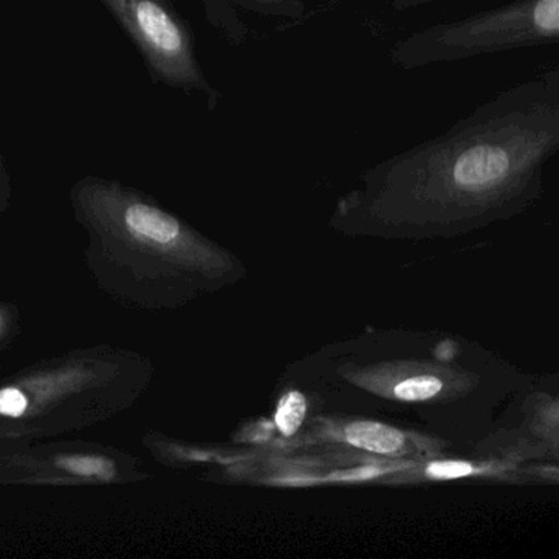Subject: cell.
<instances>
[{"label":"cell","mask_w":559,"mask_h":559,"mask_svg":"<svg viewBox=\"0 0 559 559\" xmlns=\"http://www.w3.org/2000/svg\"><path fill=\"white\" fill-rule=\"evenodd\" d=\"M559 150V68L520 81L433 139L382 159L336 199L348 237L431 240L525 214Z\"/></svg>","instance_id":"6da1fadb"},{"label":"cell","mask_w":559,"mask_h":559,"mask_svg":"<svg viewBox=\"0 0 559 559\" xmlns=\"http://www.w3.org/2000/svg\"><path fill=\"white\" fill-rule=\"evenodd\" d=\"M70 202L94 286L129 309L171 312L247 276L227 248L133 186L87 175Z\"/></svg>","instance_id":"7a4b0ae2"},{"label":"cell","mask_w":559,"mask_h":559,"mask_svg":"<svg viewBox=\"0 0 559 559\" xmlns=\"http://www.w3.org/2000/svg\"><path fill=\"white\" fill-rule=\"evenodd\" d=\"M152 358L99 343L0 379V437L40 441L86 430L132 408L152 385Z\"/></svg>","instance_id":"3957f363"},{"label":"cell","mask_w":559,"mask_h":559,"mask_svg":"<svg viewBox=\"0 0 559 559\" xmlns=\"http://www.w3.org/2000/svg\"><path fill=\"white\" fill-rule=\"evenodd\" d=\"M558 41L559 0H512L414 32L391 48L389 58L394 67L408 71Z\"/></svg>","instance_id":"277c9868"},{"label":"cell","mask_w":559,"mask_h":559,"mask_svg":"<svg viewBox=\"0 0 559 559\" xmlns=\"http://www.w3.org/2000/svg\"><path fill=\"white\" fill-rule=\"evenodd\" d=\"M145 61L155 84L204 97L209 110L222 103L202 70L194 32L173 0H100Z\"/></svg>","instance_id":"5b68a950"},{"label":"cell","mask_w":559,"mask_h":559,"mask_svg":"<svg viewBox=\"0 0 559 559\" xmlns=\"http://www.w3.org/2000/svg\"><path fill=\"white\" fill-rule=\"evenodd\" d=\"M15 484L28 486H114L142 483L152 474L132 453L84 440L28 443L14 460Z\"/></svg>","instance_id":"8992f818"},{"label":"cell","mask_w":559,"mask_h":559,"mask_svg":"<svg viewBox=\"0 0 559 559\" xmlns=\"http://www.w3.org/2000/svg\"><path fill=\"white\" fill-rule=\"evenodd\" d=\"M345 374L365 391L408 404L460 397L477 384L474 374L433 362H381L352 368Z\"/></svg>","instance_id":"52a82bcc"},{"label":"cell","mask_w":559,"mask_h":559,"mask_svg":"<svg viewBox=\"0 0 559 559\" xmlns=\"http://www.w3.org/2000/svg\"><path fill=\"white\" fill-rule=\"evenodd\" d=\"M316 440L343 444L365 454L385 457L437 456L441 443L424 435L399 430L374 420H329L316 428Z\"/></svg>","instance_id":"ba28073f"},{"label":"cell","mask_w":559,"mask_h":559,"mask_svg":"<svg viewBox=\"0 0 559 559\" xmlns=\"http://www.w3.org/2000/svg\"><path fill=\"white\" fill-rule=\"evenodd\" d=\"M205 19L225 41L240 47L247 41L248 25L241 14L273 21L299 22L306 17L302 0H201Z\"/></svg>","instance_id":"9c48e42d"},{"label":"cell","mask_w":559,"mask_h":559,"mask_svg":"<svg viewBox=\"0 0 559 559\" xmlns=\"http://www.w3.org/2000/svg\"><path fill=\"white\" fill-rule=\"evenodd\" d=\"M309 412V401L300 391L284 392L277 402L274 425L284 438H293L299 433Z\"/></svg>","instance_id":"30bf717a"},{"label":"cell","mask_w":559,"mask_h":559,"mask_svg":"<svg viewBox=\"0 0 559 559\" xmlns=\"http://www.w3.org/2000/svg\"><path fill=\"white\" fill-rule=\"evenodd\" d=\"M22 333L21 309L11 300L0 299V353L11 348Z\"/></svg>","instance_id":"8fae6325"},{"label":"cell","mask_w":559,"mask_h":559,"mask_svg":"<svg viewBox=\"0 0 559 559\" xmlns=\"http://www.w3.org/2000/svg\"><path fill=\"white\" fill-rule=\"evenodd\" d=\"M28 443L0 437V484H15L14 460Z\"/></svg>","instance_id":"7c38bea8"},{"label":"cell","mask_w":559,"mask_h":559,"mask_svg":"<svg viewBox=\"0 0 559 559\" xmlns=\"http://www.w3.org/2000/svg\"><path fill=\"white\" fill-rule=\"evenodd\" d=\"M476 471V467L469 463L461 461H435L425 469L427 477L431 479H457V477L469 476Z\"/></svg>","instance_id":"4fadbf2b"},{"label":"cell","mask_w":559,"mask_h":559,"mask_svg":"<svg viewBox=\"0 0 559 559\" xmlns=\"http://www.w3.org/2000/svg\"><path fill=\"white\" fill-rule=\"evenodd\" d=\"M12 201V179L9 173L8 163L0 152V215L8 211Z\"/></svg>","instance_id":"5bb4252c"},{"label":"cell","mask_w":559,"mask_h":559,"mask_svg":"<svg viewBox=\"0 0 559 559\" xmlns=\"http://www.w3.org/2000/svg\"><path fill=\"white\" fill-rule=\"evenodd\" d=\"M443 0H391V8L397 12L412 11V9L425 8V5L437 4Z\"/></svg>","instance_id":"9a60e30c"}]
</instances>
